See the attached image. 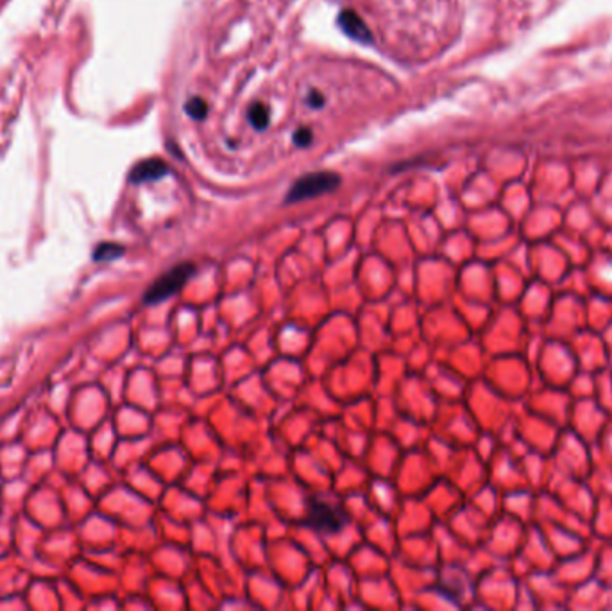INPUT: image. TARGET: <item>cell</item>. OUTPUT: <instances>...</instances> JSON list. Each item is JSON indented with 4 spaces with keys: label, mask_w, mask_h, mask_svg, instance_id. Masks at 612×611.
<instances>
[{
    "label": "cell",
    "mask_w": 612,
    "mask_h": 611,
    "mask_svg": "<svg viewBox=\"0 0 612 611\" xmlns=\"http://www.w3.org/2000/svg\"><path fill=\"white\" fill-rule=\"evenodd\" d=\"M124 255V248L120 244L115 242H103L99 244L94 251L95 262H111L115 258H120Z\"/></svg>",
    "instance_id": "obj_6"
},
{
    "label": "cell",
    "mask_w": 612,
    "mask_h": 611,
    "mask_svg": "<svg viewBox=\"0 0 612 611\" xmlns=\"http://www.w3.org/2000/svg\"><path fill=\"white\" fill-rule=\"evenodd\" d=\"M341 185V178L333 172H312L297 179L288 190L285 203H299L304 199H312L317 196L333 192Z\"/></svg>",
    "instance_id": "obj_2"
},
{
    "label": "cell",
    "mask_w": 612,
    "mask_h": 611,
    "mask_svg": "<svg viewBox=\"0 0 612 611\" xmlns=\"http://www.w3.org/2000/svg\"><path fill=\"white\" fill-rule=\"evenodd\" d=\"M322 104V95H317V94H313L312 95V106H315V108H319Z\"/></svg>",
    "instance_id": "obj_10"
},
{
    "label": "cell",
    "mask_w": 612,
    "mask_h": 611,
    "mask_svg": "<svg viewBox=\"0 0 612 611\" xmlns=\"http://www.w3.org/2000/svg\"><path fill=\"white\" fill-rule=\"evenodd\" d=\"M167 172H169V165H167L165 161L145 160V161H140L138 165L133 167L129 179H131L133 183L154 182V179L163 178Z\"/></svg>",
    "instance_id": "obj_5"
},
{
    "label": "cell",
    "mask_w": 612,
    "mask_h": 611,
    "mask_svg": "<svg viewBox=\"0 0 612 611\" xmlns=\"http://www.w3.org/2000/svg\"><path fill=\"white\" fill-rule=\"evenodd\" d=\"M312 140H313L312 131L306 128L297 129V133L294 135V142H296V145H299V147H306V145L312 144Z\"/></svg>",
    "instance_id": "obj_9"
},
{
    "label": "cell",
    "mask_w": 612,
    "mask_h": 611,
    "mask_svg": "<svg viewBox=\"0 0 612 611\" xmlns=\"http://www.w3.org/2000/svg\"><path fill=\"white\" fill-rule=\"evenodd\" d=\"M338 25L345 34L353 40L360 43H371L373 42V36H371V31L367 29V25L364 24L360 17H358L354 11L345 9L338 15Z\"/></svg>",
    "instance_id": "obj_4"
},
{
    "label": "cell",
    "mask_w": 612,
    "mask_h": 611,
    "mask_svg": "<svg viewBox=\"0 0 612 611\" xmlns=\"http://www.w3.org/2000/svg\"><path fill=\"white\" fill-rule=\"evenodd\" d=\"M249 122L253 124V128L256 129H265L271 122V110L269 106H265L263 103H255L249 108Z\"/></svg>",
    "instance_id": "obj_7"
},
{
    "label": "cell",
    "mask_w": 612,
    "mask_h": 611,
    "mask_svg": "<svg viewBox=\"0 0 612 611\" xmlns=\"http://www.w3.org/2000/svg\"><path fill=\"white\" fill-rule=\"evenodd\" d=\"M195 273V265L192 262H183V264L174 265L167 273L161 274L154 280V284L145 290L144 303L145 305H158V303L169 300L176 293H179L188 278Z\"/></svg>",
    "instance_id": "obj_1"
},
{
    "label": "cell",
    "mask_w": 612,
    "mask_h": 611,
    "mask_svg": "<svg viewBox=\"0 0 612 611\" xmlns=\"http://www.w3.org/2000/svg\"><path fill=\"white\" fill-rule=\"evenodd\" d=\"M345 522H348V515L335 504H329L321 499L310 500L306 525L315 529L317 533L335 534L344 527Z\"/></svg>",
    "instance_id": "obj_3"
},
{
    "label": "cell",
    "mask_w": 612,
    "mask_h": 611,
    "mask_svg": "<svg viewBox=\"0 0 612 611\" xmlns=\"http://www.w3.org/2000/svg\"><path fill=\"white\" fill-rule=\"evenodd\" d=\"M185 112L188 113L192 119L201 120L204 119L206 113H208V104H206L201 97H193V99H190L188 103L185 104Z\"/></svg>",
    "instance_id": "obj_8"
}]
</instances>
